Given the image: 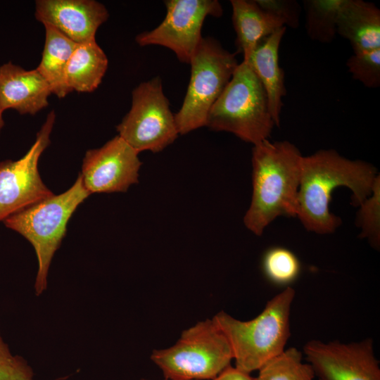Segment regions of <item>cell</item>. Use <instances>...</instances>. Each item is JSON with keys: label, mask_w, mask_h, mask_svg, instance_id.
Listing matches in <instances>:
<instances>
[{"label": "cell", "mask_w": 380, "mask_h": 380, "mask_svg": "<svg viewBox=\"0 0 380 380\" xmlns=\"http://www.w3.org/2000/svg\"><path fill=\"white\" fill-rule=\"evenodd\" d=\"M378 177L371 164L347 159L333 149L303 156L296 217L310 232L333 233L340 220L329 210L332 191L338 186L349 188L354 204L360 205L372 194Z\"/></svg>", "instance_id": "1"}, {"label": "cell", "mask_w": 380, "mask_h": 380, "mask_svg": "<svg viewBox=\"0 0 380 380\" xmlns=\"http://www.w3.org/2000/svg\"><path fill=\"white\" fill-rule=\"evenodd\" d=\"M302 157L288 141L253 145V193L243 222L255 235L279 216L296 217Z\"/></svg>", "instance_id": "2"}, {"label": "cell", "mask_w": 380, "mask_h": 380, "mask_svg": "<svg viewBox=\"0 0 380 380\" xmlns=\"http://www.w3.org/2000/svg\"><path fill=\"white\" fill-rule=\"evenodd\" d=\"M295 290L286 286L255 318L242 321L224 311L213 319L230 346L235 367L248 374L282 353L291 336L290 314Z\"/></svg>", "instance_id": "3"}, {"label": "cell", "mask_w": 380, "mask_h": 380, "mask_svg": "<svg viewBox=\"0 0 380 380\" xmlns=\"http://www.w3.org/2000/svg\"><path fill=\"white\" fill-rule=\"evenodd\" d=\"M89 195L79 175L66 191L31 204L4 221L7 228L21 234L34 249L38 261L37 295L46 289L51 260L65 236L69 220Z\"/></svg>", "instance_id": "4"}, {"label": "cell", "mask_w": 380, "mask_h": 380, "mask_svg": "<svg viewBox=\"0 0 380 380\" xmlns=\"http://www.w3.org/2000/svg\"><path fill=\"white\" fill-rule=\"evenodd\" d=\"M205 126L255 145L268 139L275 125L265 91L248 62L239 63L211 108Z\"/></svg>", "instance_id": "5"}, {"label": "cell", "mask_w": 380, "mask_h": 380, "mask_svg": "<svg viewBox=\"0 0 380 380\" xmlns=\"http://www.w3.org/2000/svg\"><path fill=\"white\" fill-rule=\"evenodd\" d=\"M150 357L168 380H213L233 360L229 342L213 318L184 330L173 346L153 350Z\"/></svg>", "instance_id": "6"}, {"label": "cell", "mask_w": 380, "mask_h": 380, "mask_svg": "<svg viewBox=\"0 0 380 380\" xmlns=\"http://www.w3.org/2000/svg\"><path fill=\"white\" fill-rule=\"evenodd\" d=\"M189 64L191 77L182 105L175 114L179 134L205 126L208 113L238 66L236 53L211 37H203Z\"/></svg>", "instance_id": "7"}, {"label": "cell", "mask_w": 380, "mask_h": 380, "mask_svg": "<svg viewBox=\"0 0 380 380\" xmlns=\"http://www.w3.org/2000/svg\"><path fill=\"white\" fill-rule=\"evenodd\" d=\"M116 129L118 136L139 153H157L175 141L179 132L160 77L133 90L131 108Z\"/></svg>", "instance_id": "8"}, {"label": "cell", "mask_w": 380, "mask_h": 380, "mask_svg": "<svg viewBox=\"0 0 380 380\" xmlns=\"http://www.w3.org/2000/svg\"><path fill=\"white\" fill-rule=\"evenodd\" d=\"M166 15L155 29L136 37L141 46L159 45L171 49L179 61L189 63L201 39V29L208 15L220 17L223 11L217 0L165 1Z\"/></svg>", "instance_id": "9"}, {"label": "cell", "mask_w": 380, "mask_h": 380, "mask_svg": "<svg viewBox=\"0 0 380 380\" xmlns=\"http://www.w3.org/2000/svg\"><path fill=\"white\" fill-rule=\"evenodd\" d=\"M56 115L51 110L35 141L19 160L0 162V222L21 209L52 196L38 170L39 158L50 144Z\"/></svg>", "instance_id": "10"}, {"label": "cell", "mask_w": 380, "mask_h": 380, "mask_svg": "<svg viewBox=\"0 0 380 380\" xmlns=\"http://www.w3.org/2000/svg\"><path fill=\"white\" fill-rule=\"evenodd\" d=\"M303 354L319 380H380L371 338L350 343L311 340Z\"/></svg>", "instance_id": "11"}, {"label": "cell", "mask_w": 380, "mask_h": 380, "mask_svg": "<svg viewBox=\"0 0 380 380\" xmlns=\"http://www.w3.org/2000/svg\"><path fill=\"white\" fill-rule=\"evenodd\" d=\"M139 153L118 135L101 148L87 151L79 174L84 187L90 195L127 191L139 182Z\"/></svg>", "instance_id": "12"}, {"label": "cell", "mask_w": 380, "mask_h": 380, "mask_svg": "<svg viewBox=\"0 0 380 380\" xmlns=\"http://www.w3.org/2000/svg\"><path fill=\"white\" fill-rule=\"evenodd\" d=\"M34 14L44 25L78 44L96 40L98 28L109 16L106 6L94 0H37Z\"/></svg>", "instance_id": "13"}, {"label": "cell", "mask_w": 380, "mask_h": 380, "mask_svg": "<svg viewBox=\"0 0 380 380\" xmlns=\"http://www.w3.org/2000/svg\"><path fill=\"white\" fill-rule=\"evenodd\" d=\"M50 87L37 69L27 70L8 62L0 66V106L34 115L49 105Z\"/></svg>", "instance_id": "14"}, {"label": "cell", "mask_w": 380, "mask_h": 380, "mask_svg": "<svg viewBox=\"0 0 380 380\" xmlns=\"http://www.w3.org/2000/svg\"><path fill=\"white\" fill-rule=\"evenodd\" d=\"M286 28L277 30L262 40L246 61L265 91L269 109L277 127L280 125L282 99L286 94L284 70L279 63V49Z\"/></svg>", "instance_id": "15"}, {"label": "cell", "mask_w": 380, "mask_h": 380, "mask_svg": "<svg viewBox=\"0 0 380 380\" xmlns=\"http://www.w3.org/2000/svg\"><path fill=\"white\" fill-rule=\"evenodd\" d=\"M336 34L350 43L354 53L380 48V10L371 2L344 0L337 18Z\"/></svg>", "instance_id": "16"}, {"label": "cell", "mask_w": 380, "mask_h": 380, "mask_svg": "<svg viewBox=\"0 0 380 380\" xmlns=\"http://www.w3.org/2000/svg\"><path fill=\"white\" fill-rule=\"evenodd\" d=\"M236 44L248 61L258 45L277 30L285 27L277 17L261 8L256 1L231 0Z\"/></svg>", "instance_id": "17"}, {"label": "cell", "mask_w": 380, "mask_h": 380, "mask_svg": "<svg viewBox=\"0 0 380 380\" xmlns=\"http://www.w3.org/2000/svg\"><path fill=\"white\" fill-rule=\"evenodd\" d=\"M108 64V58L96 40L77 44L66 68L68 88L71 92L94 91L101 84Z\"/></svg>", "instance_id": "18"}, {"label": "cell", "mask_w": 380, "mask_h": 380, "mask_svg": "<svg viewBox=\"0 0 380 380\" xmlns=\"http://www.w3.org/2000/svg\"><path fill=\"white\" fill-rule=\"evenodd\" d=\"M44 27V47L36 69L49 84L51 93L62 99L71 92L65 83V72L77 44L50 25Z\"/></svg>", "instance_id": "19"}, {"label": "cell", "mask_w": 380, "mask_h": 380, "mask_svg": "<svg viewBox=\"0 0 380 380\" xmlns=\"http://www.w3.org/2000/svg\"><path fill=\"white\" fill-rule=\"evenodd\" d=\"M344 0H305V29L308 37L330 43L336 35L337 18Z\"/></svg>", "instance_id": "20"}, {"label": "cell", "mask_w": 380, "mask_h": 380, "mask_svg": "<svg viewBox=\"0 0 380 380\" xmlns=\"http://www.w3.org/2000/svg\"><path fill=\"white\" fill-rule=\"evenodd\" d=\"M303 358L297 348H286L258 369L253 380H314L313 369Z\"/></svg>", "instance_id": "21"}, {"label": "cell", "mask_w": 380, "mask_h": 380, "mask_svg": "<svg viewBox=\"0 0 380 380\" xmlns=\"http://www.w3.org/2000/svg\"><path fill=\"white\" fill-rule=\"evenodd\" d=\"M263 272L272 283L287 286L293 282L300 271V263L296 255L285 248L268 249L262 260Z\"/></svg>", "instance_id": "22"}, {"label": "cell", "mask_w": 380, "mask_h": 380, "mask_svg": "<svg viewBox=\"0 0 380 380\" xmlns=\"http://www.w3.org/2000/svg\"><path fill=\"white\" fill-rule=\"evenodd\" d=\"M358 223L360 237L367 238L371 246L379 247L380 240V179L377 177L372 194L360 205Z\"/></svg>", "instance_id": "23"}, {"label": "cell", "mask_w": 380, "mask_h": 380, "mask_svg": "<svg viewBox=\"0 0 380 380\" xmlns=\"http://www.w3.org/2000/svg\"><path fill=\"white\" fill-rule=\"evenodd\" d=\"M346 66L353 77L367 88L380 86V48L354 53L347 61Z\"/></svg>", "instance_id": "24"}, {"label": "cell", "mask_w": 380, "mask_h": 380, "mask_svg": "<svg viewBox=\"0 0 380 380\" xmlns=\"http://www.w3.org/2000/svg\"><path fill=\"white\" fill-rule=\"evenodd\" d=\"M33 372L27 362L13 355L0 333V380H33Z\"/></svg>", "instance_id": "25"}, {"label": "cell", "mask_w": 380, "mask_h": 380, "mask_svg": "<svg viewBox=\"0 0 380 380\" xmlns=\"http://www.w3.org/2000/svg\"><path fill=\"white\" fill-rule=\"evenodd\" d=\"M264 11L279 19L286 27L297 28L300 25L301 7L294 0H255Z\"/></svg>", "instance_id": "26"}, {"label": "cell", "mask_w": 380, "mask_h": 380, "mask_svg": "<svg viewBox=\"0 0 380 380\" xmlns=\"http://www.w3.org/2000/svg\"><path fill=\"white\" fill-rule=\"evenodd\" d=\"M213 380H253V378L250 374L230 365Z\"/></svg>", "instance_id": "27"}, {"label": "cell", "mask_w": 380, "mask_h": 380, "mask_svg": "<svg viewBox=\"0 0 380 380\" xmlns=\"http://www.w3.org/2000/svg\"><path fill=\"white\" fill-rule=\"evenodd\" d=\"M3 112L4 110L1 109V106H0V132H1V130L2 129V127H4V120H3Z\"/></svg>", "instance_id": "28"}, {"label": "cell", "mask_w": 380, "mask_h": 380, "mask_svg": "<svg viewBox=\"0 0 380 380\" xmlns=\"http://www.w3.org/2000/svg\"><path fill=\"white\" fill-rule=\"evenodd\" d=\"M141 380H148V379H141ZM163 380H168V379H164Z\"/></svg>", "instance_id": "29"}, {"label": "cell", "mask_w": 380, "mask_h": 380, "mask_svg": "<svg viewBox=\"0 0 380 380\" xmlns=\"http://www.w3.org/2000/svg\"><path fill=\"white\" fill-rule=\"evenodd\" d=\"M56 380H58V379H56Z\"/></svg>", "instance_id": "30"}]
</instances>
